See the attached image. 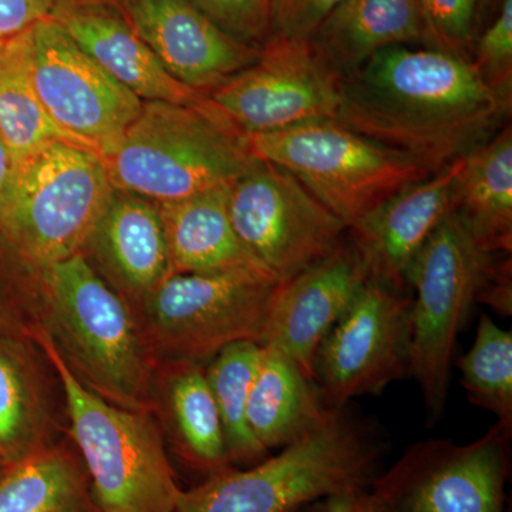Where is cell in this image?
Wrapping results in <instances>:
<instances>
[{
  "label": "cell",
  "mask_w": 512,
  "mask_h": 512,
  "mask_svg": "<svg viewBox=\"0 0 512 512\" xmlns=\"http://www.w3.org/2000/svg\"><path fill=\"white\" fill-rule=\"evenodd\" d=\"M511 107L470 60L403 45L343 76L335 121L439 173L497 134Z\"/></svg>",
  "instance_id": "cell-1"
},
{
  "label": "cell",
  "mask_w": 512,
  "mask_h": 512,
  "mask_svg": "<svg viewBox=\"0 0 512 512\" xmlns=\"http://www.w3.org/2000/svg\"><path fill=\"white\" fill-rule=\"evenodd\" d=\"M39 274L35 325L46 330L70 372L106 402L154 414L156 360L126 299L84 254Z\"/></svg>",
  "instance_id": "cell-2"
},
{
  "label": "cell",
  "mask_w": 512,
  "mask_h": 512,
  "mask_svg": "<svg viewBox=\"0 0 512 512\" xmlns=\"http://www.w3.org/2000/svg\"><path fill=\"white\" fill-rule=\"evenodd\" d=\"M386 443L348 407L254 467L234 466L183 491L174 512H299L330 497L369 490Z\"/></svg>",
  "instance_id": "cell-3"
},
{
  "label": "cell",
  "mask_w": 512,
  "mask_h": 512,
  "mask_svg": "<svg viewBox=\"0 0 512 512\" xmlns=\"http://www.w3.org/2000/svg\"><path fill=\"white\" fill-rule=\"evenodd\" d=\"M103 161L114 190L167 204L234 184L259 160L247 134L211 100L202 106L144 101Z\"/></svg>",
  "instance_id": "cell-4"
},
{
  "label": "cell",
  "mask_w": 512,
  "mask_h": 512,
  "mask_svg": "<svg viewBox=\"0 0 512 512\" xmlns=\"http://www.w3.org/2000/svg\"><path fill=\"white\" fill-rule=\"evenodd\" d=\"M30 335L55 370L67 434L89 476L101 512H174L181 490L154 414L123 409L76 379L40 325Z\"/></svg>",
  "instance_id": "cell-5"
},
{
  "label": "cell",
  "mask_w": 512,
  "mask_h": 512,
  "mask_svg": "<svg viewBox=\"0 0 512 512\" xmlns=\"http://www.w3.org/2000/svg\"><path fill=\"white\" fill-rule=\"evenodd\" d=\"M248 144L258 160L298 178L348 231L407 185L434 174L410 154L370 140L335 120L249 134Z\"/></svg>",
  "instance_id": "cell-6"
},
{
  "label": "cell",
  "mask_w": 512,
  "mask_h": 512,
  "mask_svg": "<svg viewBox=\"0 0 512 512\" xmlns=\"http://www.w3.org/2000/svg\"><path fill=\"white\" fill-rule=\"evenodd\" d=\"M114 188L103 158L57 141L16 165L0 224L37 271L83 254Z\"/></svg>",
  "instance_id": "cell-7"
},
{
  "label": "cell",
  "mask_w": 512,
  "mask_h": 512,
  "mask_svg": "<svg viewBox=\"0 0 512 512\" xmlns=\"http://www.w3.org/2000/svg\"><path fill=\"white\" fill-rule=\"evenodd\" d=\"M278 284L254 269L173 274L130 308L156 363L205 365L231 343H262Z\"/></svg>",
  "instance_id": "cell-8"
},
{
  "label": "cell",
  "mask_w": 512,
  "mask_h": 512,
  "mask_svg": "<svg viewBox=\"0 0 512 512\" xmlns=\"http://www.w3.org/2000/svg\"><path fill=\"white\" fill-rule=\"evenodd\" d=\"M500 255L485 251L451 211L414 259L410 375L419 383L430 421L444 412L458 335Z\"/></svg>",
  "instance_id": "cell-9"
},
{
  "label": "cell",
  "mask_w": 512,
  "mask_h": 512,
  "mask_svg": "<svg viewBox=\"0 0 512 512\" xmlns=\"http://www.w3.org/2000/svg\"><path fill=\"white\" fill-rule=\"evenodd\" d=\"M511 436L497 421L468 444L419 441L367 491L377 512H505Z\"/></svg>",
  "instance_id": "cell-10"
},
{
  "label": "cell",
  "mask_w": 512,
  "mask_h": 512,
  "mask_svg": "<svg viewBox=\"0 0 512 512\" xmlns=\"http://www.w3.org/2000/svg\"><path fill=\"white\" fill-rule=\"evenodd\" d=\"M228 212L239 241L278 282L318 264L349 232L298 178L261 160L229 187Z\"/></svg>",
  "instance_id": "cell-11"
},
{
  "label": "cell",
  "mask_w": 512,
  "mask_h": 512,
  "mask_svg": "<svg viewBox=\"0 0 512 512\" xmlns=\"http://www.w3.org/2000/svg\"><path fill=\"white\" fill-rule=\"evenodd\" d=\"M412 296L369 278L316 350L313 380L332 410L410 373Z\"/></svg>",
  "instance_id": "cell-12"
},
{
  "label": "cell",
  "mask_w": 512,
  "mask_h": 512,
  "mask_svg": "<svg viewBox=\"0 0 512 512\" xmlns=\"http://www.w3.org/2000/svg\"><path fill=\"white\" fill-rule=\"evenodd\" d=\"M342 83L312 39L269 36L258 59L208 97L249 136L336 120Z\"/></svg>",
  "instance_id": "cell-13"
},
{
  "label": "cell",
  "mask_w": 512,
  "mask_h": 512,
  "mask_svg": "<svg viewBox=\"0 0 512 512\" xmlns=\"http://www.w3.org/2000/svg\"><path fill=\"white\" fill-rule=\"evenodd\" d=\"M30 46L33 82L49 116L74 143L109 156L144 101L94 62L52 16L30 29Z\"/></svg>",
  "instance_id": "cell-14"
},
{
  "label": "cell",
  "mask_w": 512,
  "mask_h": 512,
  "mask_svg": "<svg viewBox=\"0 0 512 512\" xmlns=\"http://www.w3.org/2000/svg\"><path fill=\"white\" fill-rule=\"evenodd\" d=\"M134 32L178 82L210 94L247 69L261 46L229 35L188 0H123Z\"/></svg>",
  "instance_id": "cell-15"
},
{
  "label": "cell",
  "mask_w": 512,
  "mask_h": 512,
  "mask_svg": "<svg viewBox=\"0 0 512 512\" xmlns=\"http://www.w3.org/2000/svg\"><path fill=\"white\" fill-rule=\"evenodd\" d=\"M365 259L352 239L332 254L276 286L262 345L282 350L313 379V360L329 330L369 281Z\"/></svg>",
  "instance_id": "cell-16"
},
{
  "label": "cell",
  "mask_w": 512,
  "mask_h": 512,
  "mask_svg": "<svg viewBox=\"0 0 512 512\" xmlns=\"http://www.w3.org/2000/svg\"><path fill=\"white\" fill-rule=\"evenodd\" d=\"M461 160L407 185L349 231L370 278L407 292L414 259L453 211L451 190Z\"/></svg>",
  "instance_id": "cell-17"
},
{
  "label": "cell",
  "mask_w": 512,
  "mask_h": 512,
  "mask_svg": "<svg viewBox=\"0 0 512 512\" xmlns=\"http://www.w3.org/2000/svg\"><path fill=\"white\" fill-rule=\"evenodd\" d=\"M57 383L28 329L0 328V461L6 467L57 443Z\"/></svg>",
  "instance_id": "cell-18"
},
{
  "label": "cell",
  "mask_w": 512,
  "mask_h": 512,
  "mask_svg": "<svg viewBox=\"0 0 512 512\" xmlns=\"http://www.w3.org/2000/svg\"><path fill=\"white\" fill-rule=\"evenodd\" d=\"M52 18L94 62L143 101L183 106L210 103L207 94L175 80L134 32L126 16L99 2L57 6Z\"/></svg>",
  "instance_id": "cell-19"
},
{
  "label": "cell",
  "mask_w": 512,
  "mask_h": 512,
  "mask_svg": "<svg viewBox=\"0 0 512 512\" xmlns=\"http://www.w3.org/2000/svg\"><path fill=\"white\" fill-rule=\"evenodd\" d=\"M87 247L93 248L109 285L128 305L171 275L160 208L140 195L114 190Z\"/></svg>",
  "instance_id": "cell-20"
},
{
  "label": "cell",
  "mask_w": 512,
  "mask_h": 512,
  "mask_svg": "<svg viewBox=\"0 0 512 512\" xmlns=\"http://www.w3.org/2000/svg\"><path fill=\"white\" fill-rule=\"evenodd\" d=\"M154 402V417L188 467L205 478L232 467L205 365L157 362Z\"/></svg>",
  "instance_id": "cell-21"
},
{
  "label": "cell",
  "mask_w": 512,
  "mask_h": 512,
  "mask_svg": "<svg viewBox=\"0 0 512 512\" xmlns=\"http://www.w3.org/2000/svg\"><path fill=\"white\" fill-rule=\"evenodd\" d=\"M231 185L158 204L171 275L254 269L269 274L239 241L228 212ZM271 275V274H269Z\"/></svg>",
  "instance_id": "cell-22"
},
{
  "label": "cell",
  "mask_w": 512,
  "mask_h": 512,
  "mask_svg": "<svg viewBox=\"0 0 512 512\" xmlns=\"http://www.w3.org/2000/svg\"><path fill=\"white\" fill-rule=\"evenodd\" d=\"M247 406L252 436L266 453L284 448L318 427L330 410L315 380L282 350L262 345Z\"/></svg>",
  "instance_id": "cell-23"
},
{
  "label": "cell",
  "mask_w": 512,
  "mask_h": 512,
  "mask_svg": "<svg viewBox=\"0 0 512 512\" xmlns=\"http://www.w3.org/2000/svg\"><path fill=\"white\" fill-rule=\"evenodd\" d=\"M453 211L491 254L512 251V128L467 153L451 190Z\"/></svg>",
  "instance_id": "cell-24"
},
{
  "label": "cell",
  "mask_w": 512,
  "mask_h": 512,
  "mask_svg": "<svg viewBox=\"0 0 512 512\" xmlns=\"http://www.w3.org/2000/svg\"><path fill=\"white\" fill-rule=\"evenodd\" d=\"M312 42L346 76L387 47L423 42L417 0H343Z\"/></svg>",
  "instance_id": "cell-25"
},
{
  "label": "cell",
  "mask_w": 512,
  "mask_h": 512,
  "mask_svg": "<svg viewBox=\"0 0 512 512\" xmlns=\"http://www.w3.org/2000/svg\"><path fill=\"white\" fill-rule=\"evenodd\" d=\"M0 512H101L72 443L37 451L0 474Z\"/></svg>",
  "instance_id": "cell-26"
},
{
  "label": "cell",
  "mask_w": 512,
  "mask_h": 512,
  "mask_svg": "<svg viewBox=\"0 0 512 512\" xmlns=\"http://www.w3.org/2000/svg\"><path fill=\"white\" fill-rule=\"evenodd\" d=\"M0 138L15 167L57 141L79 146L57 127L36 92L30 30L9 39L0 60Z\"/></svg>",
  "instance_id": "cell-27"
},
{
  "label": "cell",
  "mask_w": 512,
  "mask_h": 512,
  "mask_svg": "<svg viewBox=\"0 0 512 512\" xmlns=\"http://www.w3.org/2000/svg\"><path fill=\"white\" fill-rule=\"evenodd\" d=\"M262 349V343L241 340L225 346L205 366L232 466L258 463L268 454L252 436L247 421L249 393L261 362Z\"/></svg>",
  "instance_id": "cell-28"
},
{
  "label": "cell",
  "mask_w": 512,
  "mask_h": 512,
  "mask_svg": "<svg viewBox=\"0 0 512 512\" xmlns=\"http://www.w3.org/2000/svg\"><path fill=\"white\" fill-rule=\"evenodd\" d=\"M468 400L512 429V333L481 315L470 350L458 360Z\"/></svg>",
  "instance_id": "cell-29"
},
{
  "label": "cell",
  "mask_w": 512,
  "mask_h": 512,
  "mask_svg": "<svg viewBox=\"0 0 512 512\" xmlns=\"http://www.w3.org/2000/svg\"><path fill=\"white\" fill-rule=\"evenodd\" d=\"M423 42L427 49L439 50L470 60L476 43L477 0H417Z\"/></svg>",
  "instance_id": "cell-30"
},
{
  "label": "cell",
  "mask_w": 512,
  "mask_h": 512,
  "mask_svg": "<svg viewBox=\"0 0 512 512\" xmlns=\"http://www.w3.org/2000/svg\"><path fill=\"white\" fill-rule=\"evenodd\" d=\"M471 63L484 82L512 93V0H503L497 18L476 39Z\"/></svg>",
  "instance_id": "cell-31"
},
{
  "label": "cell",
  "mask_w": 512,
  "mask_h": 512,
  "mask_svg": "<svg viewBox=\"0 0 512 512\" xmlns=\"http://www.w3.org/2000/svg\"><path fill=\"white\" fill-rule=\"evenodd\" d=\"M229 35L264 45L269 37L271 0H188Z\"/></svg>",
  "instance_id": "cell-32"
},
{
  "label": "cell",
  "mask_w": 512,
  "mask_h": 512,
  "mask_svg": "<svg viewBox=\"0 0 512 512\" xmlns=\"http://www.w3.org/2000/svg\"><path fill=\"white\" fill-rule=\"evenodd\" d=\"M343 0H271L269 36L312 39Z\"/></svg>",
  "instance_id": "cell-33"
},
{
  "label": "cell",
  "mask_w": 512,
  "mask_h": 512,
  "mask_svg": "<svg viewBox=\"0 0 512 512\" xmlns=\"http://www.w3.org/2000/svg\"><path fill=\"white\" fill-rule=\"evenodd\" d=\"M56 0H0V39L28 32L37 23L49 19Z\"/></svg>",
  "instance_id": "cell-34"
},
{
  "label": "cell",
  "mask_w": 512,
  "mask_h": 512,
  "mask_svg": "<svg viewBox=\"0 0 512 512\" xmlns=\"http://www.w3.org/2000/svg\"><path fill=\"white\" fill-rule=\"evenodd\" d=\"M511 254L498 256L493 271L485 282L480 301L491 306L494 311L504 316H511L512 312V281H511Z\"/></svg>",
  "instance_id": "cell-35"
},
{
  "label": "cell",
  "mask_w": 512,
  "mask_h": 512,
  "mask_svg": "<svg viewBox=\"0 0 512 512\" xmlns=\"http://www.w3.org/2000/svg\"><path fill=\"white\" fill-rule=\"evenodd\" d=\"M305 512H377L369 491L330 495L305 508Z\"/></svg>",
  "instance_id": "cell-36"
},
{
  "label": "cell",
  "mask_w": 512,
  "mask_h": 512,
  "mask_svg": "<svg viewBox=\"0 0 512 512\" xmlns=\"http://www.w3.org/2000/svg\"><path fill=\"white\" fill-rule=\"evenodd\" d=\"M13 174H15V163H13L8 148L0 138V207H2L6 195H8Z\"/></svg>",
  "instance_id": "cell-37"
},
{
  "label": "cell",
  "mask_w": 512,
  "mask_h": 512,
  "mask_svg": "<svg viewBox=\"0 0 512 512\" xmlns=\"http://www.w3.org/2000/svg\"><path fill=\"white\" fill-rule=\"evenodd\" d=\"M0 328L30 329L28 320L10 303L0 299Z\"/></svg>",
  "instance_id": "cell-38"
},
{
  "label": "cell",
  "mask_w": 512,
  "mask_h": 512,
  "mask_svg": "<svg viewBox=\"0 0 512 512\" xmlns=\"http://www.w3.org/2000/svg\"><path fill=\"white\" fill-rule=\"evenodd\" d=\"M495 2H503V0H477V6H478V19H480V16L483 15L484 9L491 8V6L495 5Z\"/></svg>",
  "instance_id": "cell-39"
},
{
  "label": "cell",
  "mask_w": 512,
  "mask_h": 512,
  "mask_svg": "<svg viewBox=\"0 0 512 512\" xmlns=\"http://www.w3.org/2000/svg\"><path fill=\"white\" fill-rule=\"evenodd\" d=\"M6 43H8V40L0 39V60H2L3 53H5Z\"/></svg>",
  "instance_id": "cell-40"
},
{
  "label": "cell",
  "mask_w": 512,
  "mask_h": 512,
  "mask_svg": "<svg viewBox=\"0 0 512 512\" xmlns=\"http://www.w3.org/2000/svg\"><path fill=\"white\" fill-rule=\"evenodd\" d=\"M5 468V464H3L2 461H0V474H2V471L5 470Z\"/></svg>",
  "instance_id": "cell-41"
},
{
  "label": "cell",
  "mask_w": 512,
  "mask_h": 512,
  "mask_svg": "<svg viewBox=\"0 0 512 512\" xmlns=\"http://www.w3.org/2000/svg\"><path fill=\"white\" fill-rule=\"evenodd\" d=\"M77 2H96V0H77Z\"/></svg>",
  "instance_id": "cell-42"
},
{
  "label": "cell",
  "mask_w": 512,
  "mask_h": 512,
  "mask_svg": "<svg viewBox=\"0 0 512 512\" xmlns=\"http://www.w3.org/2000/svg\"><path fill=\"white\" fill-rule=\"evenodd\" d=\"M299 512H305V510H303V511H299Z\"/></svg>",
  "instance_id": "cell-43"
}]
</instances>
